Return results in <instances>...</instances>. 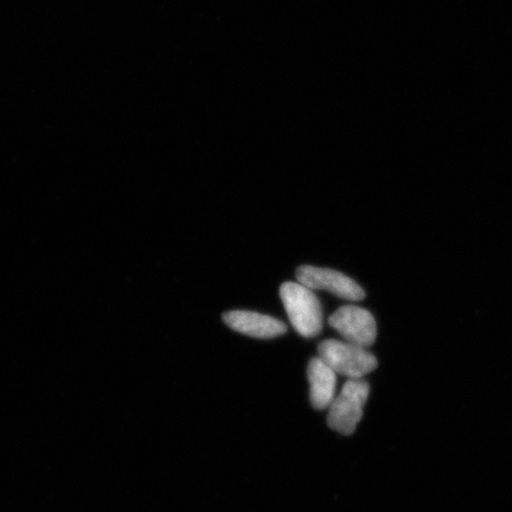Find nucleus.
<instances>
[{
    "mask_svg": "<svg viewBox=\"0 0 512 512\" xmlns=\"http://www.w3.org/2000/svg\"><path fill=\"white\" fill-rule=\"evenodd\" d=\"M318 352L336 374L349 380L363 379L377 368V358L367 348L347 341L326 339L319 344Z\"/></svg>",
    "mask_w": 512,
    "mask_h": 512,
    "instance_id": "f03ea898",
    "label": "nucleus"
},
{
    "mask_svg": "<svg viewBox=\"0 0 512 512\" xmlns=\"http://www.w3.org/2000/svg\"><path fill=\"white\" fill-rule=\"evenodd\" d=\"M222 319L230 329L255 338H275L287 331L286 324L280 320L252 311H229L223 313Z\"/></svg>",
    "mask_w": 512,
    "mask_h": 512,
    "instance_id": "423d86ee",
    "label": "nucleus"
},
{
    "mask_svg": "<svg viewBox=\"0 0 512 512\" xmlns=\"http://www.w3.org/2000/svg\"><path fill=\"white\" fill-rule=\"evenodd\" d=\"M369 393V384L363 379L345 382L342 392L336 396L328 408L330 428L344 435L354 433L362 420Z\"/></svg>",
    "mask_w": 512,
    "mask_h": 512,
    "instance_id": "7ed1b4c3",
    "label": "nucleus"
},
{
    "mask_svg": "<svg viewBox=\"0 0 512 512\" xmlns=\"http://www.w3.org/2000/svg\"><path fill=\"white\" fill-rule=\"evenodd\" d=\"M329 324L345 341L369 348L377 336L375 318L367 310L355 305H345L329 318Z\"/></svg>",
    "mask_w": 512,
    "mask_h": 512,
    "instance_id": "39448f33",
    "label": "nucleus"
},
{
    "mask_svg": "<svg viewBox=\"0 0 512 512\" xmlns=\"http://www.w3.org/2000/svg\"><path fill=\"white\" fill-rule=\"evenodd\" d=\"M288 318L299 335L316 337L323 329V310L316 294L300 283L288 281L280 287Z\"/></svg>",
    "mask_w": 512,
    "mask_h": 512,
    "instance_id": "f257e3e1",
    "label": "nucleus"
},
{
    "mask_svg": "<svg viewBox=\"0 0 512 512\" xmlns=\"http://www.w3.org/2000/svg\"><path fill=\"white\" fill-rule=\"evenodd\" d=\"M307 377L312 406L319 411L328 409L336 398L337 374L318 356L310 361Z\"/></svg>",
    "mask_w": 512,
    "mask_h": 512,
    "instance_id": "0eeeda50",
    "label": "nucleus"
},
{
    "mask_svg": "<svg viewBox=\"0 0 512 512\" xmlns=\"http://www.w3.org/2000/svg\"><path fill=\"white\" fill-rule=\"evenodd\" d=\"M298 283L310 288V290H325L336 297L360 302L366 298L363 288L355 280L347 275L330 270V268H319L315 266H300L296 271Z\"/></svg>",
    "mask_w": 512,
    "mask_h": 512,
    "instance_id": "20e7f679",
    "label": "nucleus"
}]
</instances>
